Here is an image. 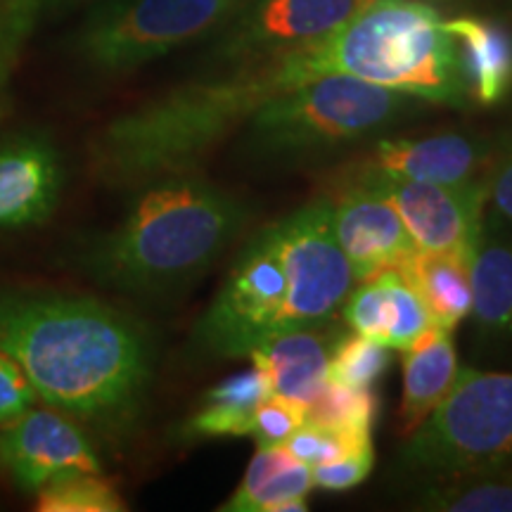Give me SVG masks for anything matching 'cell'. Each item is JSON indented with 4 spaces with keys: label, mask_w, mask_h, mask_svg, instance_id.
<instances>
[{
    "label": "cell",
    "mask_w": 512,
    "mask_h": 512,
    "mask_svg": "<svg viewBox=\"0 0 512 512\" xmlns=\"http://www.w3.org/2000/svg\"><path fill=\"white\" fill-rule=\"evenodd\" d=\"M283 448L290 451L299 463L313 467L330 463V460L347 456V453L361 451V448H373V441H351L330 430H323V427L311 425V422H304L287 437Z\"/></svg>",
    "instance_id": "obj_29"
},
{
    "label": "cell",
    "mask_w": 512,
    "mask_h": 512,
    "mask_svg": "<svg viewBox=\"0 0 512 512\" xmlns=\"http://www.w3.org/2000/svg\"><path fill=\"white\" fill-rule=\"evenodd\" d=\"M62 188L64 162L53 140L38 133L0 138V230L48 221Z\"/></svg>",
    "instance_id": "obj_15"
},
{
    "label": "cell",
    "mask_w": 512,
    "mask_h": 512,
    "mask_svg": "<svg viewBox=\"0 0 512 512\" xmlns=\"http://www.w3.org/2000/svg\"><path fill=\"white\" fill-rule=\"evenodd\" d=\"M287 57L299 83L344 74L432 105L470 107L456 41L422 0H368L316 46Z\"/></svg>",
    "instance_id": "obj_4"
},
{
    "label": "cell",
    "mask_w": 512,
    "mask_h": 512,
    "mask_svg": "<svg viewBox=\"0 0 512 512\" xmlns=\"http://www.w3.org/2000/svg\"><path fill=\"white\" fill-rule=\"evenodd\" d=\"M470 261L460 254L415 249L396 268L427 304L434 323L456 330L472 311Z\"/></svg>",
    "instance_id": "obj_22"
},
{
    "label": "cell",
    "mask_w": 512,
    "mask_h": 512,
    "mask_svg": "<svg viewBox=\"0 0 512 512\" xmlns=\"http://www.w3.org/2000/svg\"><path fill=\"white\" fill-rule=\"evenodd\" d=\"M273 230L287 275L280 330L328 323L342 311L358 285L354 268L335 235L332 200L318 197L304 204L273 223Z\"/></svg>",
    "instance_id": "obj_9"
},
{
    "label": "cell",
    "mask_w": 512,
    "mask_h": 512,
    "mask_svg": "<svg viewBox=\"0 0 512 512\" xmlns=\"http://www.w3.org/2000/svg\"><path fill=\"white\" fill-rule=\"evenodd\" d=\"M470 283L477 335L491 344H512V221L494 209L484 211Z\"/></svg>",
    "instance_id": "obj_18"
},
{
    "label": "cell",
    "mask_w": 512,
    "mask_h": 512,
    "mask_svg": "<svg viewBox=\"0 0 512 512\" xmlns=\"http://www.w3.org/2000/svg\"><path fill=\"white\" fill-rule=\"evenodd\" d=\"M494 143L470 133L444 131L418 138H377L354 176L403 178L439 185L484 183Z\"/></svg>",
    "instance_id": "obj_13"
},
{
    "label": "cell",
    "mask_w": 512,
    "mask_h": 512,
    "mask_svg": "<svg viewBox=\"0 0 512 512\" xmlns=\"http://www.w3.org/2000/svg\"><path fill=\"white\" fill-rule=\"evenodd\" d=\"M392 363V351L363 335H344L332 351L328 380L351 389H373Z\"/></svg>",
    "instance_id": "obj_28"
},
{
    "label": "cell",
    "mask_w": 512,
    "mask_h": 512,
    "mask_svg": "<svg viewBox=\"0 0 512 512\" xmlns=\"http://www.w3.org/2000/svg\"><path fill=\"white\" fill-rule=\"evenodd\" d=\"M377 185L382 195L394 204L401 221L418 249L448 252L472 259L489 190L484 183L439 185L403 178L351 176Z\"/></svg>",
    "instance_id": "obj_11"
},
{
    "label": "cell",
    "mask_w": 512,
    "mask_h": 512,
    "mask_svg": "<svg viewBox=\"0 0 512 512\" xmlns=\"http://www.w3.org/2000/svg\"><path fill=\"white\" fill-rule=\"evenodd\" d=\"M299 76L290 57L235 64L119 114L88 143V171L107 188L136 190L166 176L195 174L271 95Z\"/></svg>",
    "instance_id": "obj_2"
},
{
    "label": "cell",
    "mask_w": 512,
    "mask_h": 512,
    "mask_svg": "<svg viewBox=\"0 0 512 512\" xmlns=\"http://www.w3.org/2000/svg\"><path fill=\"white\" fill-rule=\"evenodd\" d=\"M425 100L344 74H320L275 93L242 126L247 162L299 166L323 162L415 119Z\"/></svg>",
    "instance_id": "obj_5"
},
{
    "label": "cell",
    "mask_w": 512,
    "mask_h": 512,
    "mask_svg": "<svg viewBox=\"0 0 512 512\" xmlns=\"http://www.w3.org/2000/svg\"><path fill=\"white\" fill-rule=\"evenodd\" d=\"M313 489L311 467L297 458L268 475L264 482L238 501H226L223 512H304L309 510L306 496Z\"/></svg>",
    "instance_id": "obj_27"
},
{
    "label": "cell",
    "mask_w": 512,
    "mask_h": 512,
    "mask_svg": "<svg viewBox=\"0 0 512 512\" xmlns=\"http://www.w3.org/2000/svg\"><path fill=\"white\" fill-rule=\"evenodd\" d=\"M332 223L358 283L384 268L401 266L418 249L394 204L377 185L361 178L344 181L332 200Z\"/></svg>",
    "instance_id": "obj_14"
},
{
    "label": "cell",
    "mask_w": 512,
    "mask_h": 512,
    "mask_svg": "<svg viewBox=\"0 0 512 512\" xmlns=\"http://www.w3.org/2000/svg\"><path fill=\"white\" fill-rule=\"evenodd\" d=\"M368 0H242L223 24L216 57L235 64L278 60L311 48Z\"/></svg>",
    "instance_id": "obj_10"
},
{
    "label": "cell",
    "mask_w": 512,
    "mask_h": 512,
    "mask_svg": "<svg viewBox=\"0 0 512 512\" xmlns=\"http://www.w3.org/2000/svg\"><path fill=\"white\" fill-rule=\"evenodd\" d=\"M36 392L12 356L0 349V425L17 418L36 403Z\"/></svg>",
    "instance_id": "obj_32"
},
{
    "label": "cell",
    "mask_w": 512,
    "mask_h": 512,
    "mask_svg": "<svg viewBox=\"0 0 512 512\" xmlns=\"http://www.w3.org/2000/svg\"><path fill=\"white\" fill-rule=\"evenodd\" d=\"M399 467L425 482L512 467V373L460 368L446 399L406 437Z\"/></svg>",
    "instance_id": "obj_6"
},
{
    "label": "cell",
    "mask_w": 512,
    "mask_h": 512,
    "mask_svg": "<svg viewBox=\"0 0 512 512\" xmlns=\"http://www.w3.org/2000/svg\"><path fill=\"white\" fill-rule=\"evenodd\" d=\"M470 105L496 107L512 93V31L486 17L446 19Z\"/></svg>",
    "instance_id": "obj_19"
},
{
    "label": "cell",
    "mask_w": 512,
    "mask_h": 512,
    "mask_svg": "<svg viewBox=\"0 0 512 512\" xmlns=\"http://www.w3.org/2000/svg\"><path fill=\"white\" fill-rule=\"evenodd\" d=\"M375 465L373 448H361V451L347 453V456L330 460V463L313 465L311 477L313 486L325 491H349L363 484L370 477Z\"/></svg>",
    "instance_id": "obj_31"
},
{
    "label": "cell",
    "mask_w": 512,
    "mask_h": 512,
    "mask_svg": "<svg viewBox=\"0 0 512 512\" xmlns=\"http://www.w3.org/2000/svg\"><path fill=\"white\" fill-rule=\"evenodd\" d=\"M486 190H489L491 209L512 221V133L501 138V143H494Z\"/></svg>",
    "instance_id": "obj_33"
},
{
    "label": "cell",
    "mask_w": 512,
    "mask_h": 512,
    "mask_svg": "<svg viewBox=\"0 0 512 512\" xmlns=\"http://www.w3.org/2000/svg\"><path fill=\"white\" fill-rule=\"evenodd\" d=\"M377 413H380V396L375 387L351 389L325 380L316 399L304 408V422L351 441H373Z\"/></svg>",
    "instance_id": "obj_24"
},
{
    "label": "cell",
    "mask_w": 512,
    "mask_h": 512,
    "mask_svg": "<svg viewBox=\"0 0 512 512\" xmlns=\"http://www.w3.org/2000/svg\"><path fill=\"white\" fill-rule=\"evenodd\" d=\"M342 337L344 332L332 320L280 330L261 339L247 358L264 373L268 392L306 408L328 380L332 351Z\"/></svg>",
    "instance_id": "obj_16"
},
{
    "label": "cell",
    "mask_w": 512,
    "mask_h": 512,
    "mask_svg": "<svg viewBox=\"0 0 512 512\" xmlns=\"http://www.w3.org/2000/svg\"><path fill=\"white\" fill-rule=\"evenodd\" d=\"M242 0H105L88 12L74 50L100 74H124L221 29Z\"/></svg>",
    "instance_id": "obj_7"
},
{
    "label": "cell",
    "mask_w": 512,
    "mask_h": 512,
    "mask_svg": "<svg viewBox=\"0 0 512 512\" xmlns=\"http://www.w3.org/2000/svg\"><path fill=\"white\" fill-rule=\"evenodd\" d=\"M0 460L22 491L36 494L69 472H102L93 441L72 415L36 403L3 425Z\"/></svg>",
    "instance_id": "obj_12"
},
{
    "label": "cell",
    "mask_w": 512,
    "mask_h": 512,
    "mask_svg": "<svg viewBox=\"0 0 512 512\" xmlns=\"http://www.w3.org/2000/svg\"><path fill=\"white\" fill-rule=\"evenodd\" d=\"M48 0H0V121L12 110V81Z\"/></svg>",
    "instance_id": "obj_26"
},
{
    "label": "cell",
    "mask_w": 512,
    "mask_h": 512,
    "mask_svg": "<svg viewBox=\"0 0 512 512\" xmlns=\"http://www.w3.org/2000/svg\"><path fill=\"white\" fill-rule=\"evenodd\" d=\"M415 508L434 512H512V467L427 479Z\"/></svg>",
    "instance_id": "obj_23"
},
{
    "label": "cell",
    "mask_w": 512,
    "mask_h": 512,
    "mask_svg": "<svg viewBox=\"0 0 512 512\" xmlns=\"http://www.w3.org/2000/svg\"><path fill=\"white\" fill-rule=\"evenodd\" d=\"M304 425V406L285 396L266 394L254 411L252 434L259 448L283 446L287 437Z\"/></svg>",
    "instance_id": "obj_30"
},
{
    "label": "cell",
    "mask_w": 512,
    "mask_h": 512,
    "mask_svg": "<svg viewBox=\"0 0 512 512\" xmlns=\"http://www.w3.org/2000/svg\"><path fill=\"white\" fill-rule=\"evenodd\" d=\"M0 349L43 403L107 430L136 418L155 373L140 320L72 292L0 290Z\"/></svg>",
    "instance_id": "obj_1"
},
{
    "label": "cell",
    "mask_w": 512,
    "mask_h": 512,
    "mask_svg": "<svg viewBox=\"0 0 512 512\" xmlns=\"http://www.w3.org/2000/svg\"><path fill=\"white\" fill-rule=\"evenodd\" d=\"M342 318L356 335L406 351L434 323L422 297L399 268H384L358 283L342 306Z\"/></svg>",
    "instance_id": "obj_17"
},
{
    "label": "cell",
    "mask_w": 512,
    "mask_h": 512,
    "mask_svg": "<svg viewBox=\"0 0 512 512\" xmlns=\"http://www.w3.org/2000/svg\"><path fill=\"white\" fill-rule=\"evenodd\" d=\"M41 512H121L126 503L102 472H69L36 491Z\"/></svg>",
    "instance_id": "obj_25"
},
{
    "label": "cell",
    "mask_w": 512,
    "mask_h": 512,
    "mask_svg": "<svg viewBox=\"0 0 512 512\" xmlns=\"http://www.w3.org/2000/svg\"><path fill=\"white\" fill-rule=\"evenodd\" d=\"M91 3V0H48L46 3V12L48 15H64V12L79 8V5H86Z\"/></svg>",
    "instance_id": "obj_34"
},
{
    "label": "cell",
    "mask_w": 512,
    "mask_h": 512,
    "mask_svg": "<svg viewBox=\"0 0 512 512\" xmlns=\"http://www.w3.org/2000/svg\"><path fill=\"white\" fill-rule=\"evenodd\" d=\"M285 299L287 275L271 223L235 256L214 302L192 328L195 349L211 358H247L280 330Z\"/></svg>",
    "instance_id": "obj_8"
},
{
    "label": "cell",
    "mask_w": 512,
    "mask_h": 512,
    "mask_svg": "<svg viewBox=\"0 0 512 512\" xmlns=\"http://www.w3.org/2000/svg\"><path fill=\"white\" fill-rule=\"evenodd\" d=\"M266 394L271 392L259 368L226 377L207 389L195 411L178 425V441L192 444L202 439L249 437L254 411Z\"/></svg>",
    "instance_id": "obj_21"
},
{
    "label": "cell",
    "mask_w": 512,
    "mask_h": 512,
    "mask_svg": "<svg viewBox=\"0 0 512 512\" xmlns=\"http://www.w3.org/2000/svg\"><path fill=\"white\" fill-rule=\"evenodd\" d=\"M124 216L83 247L95 283L133 297H164L200 280L245 230L249 204L197 174L140 185Z\"/></svg>",
    "instance_id": "obj_3"
},
{
    "label": "cell",
    "mask_w": 512,
    "mask_h": 512,
    "mask_svg": "<svg viewBox=\"0 0 512 512\" xmlns=\"http://www.w3.org/2000/svg\"><path fill=\"white\" fill-rule=\"evenodd\" d=\"M460 375L453 328L432 323L403 351L401 430L413 434L446 399Z\"/></svg>",
    "instance_id": "obj_20"
}]
</instances>
